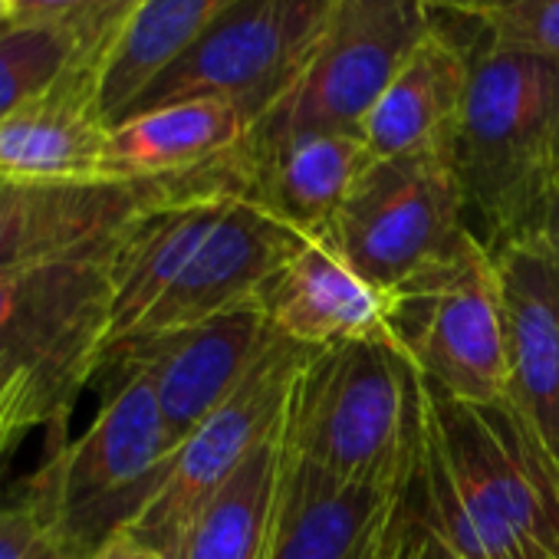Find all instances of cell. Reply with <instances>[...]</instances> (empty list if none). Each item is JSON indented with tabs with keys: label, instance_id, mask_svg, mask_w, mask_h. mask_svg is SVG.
Returning <instances> with one entry per match:
<instances>
[{
	"label": "cell",
	"instance_id": "cell-9",
	"mask_svg": "<svg viewBox=\"0 0 559 559\" xmlns=\"http://www.w3.org/2000/svg\"><path fill=\"white\" fill-rule=\"evenodd\" d=\"M317 349L276 333L234 395L217 405L175 451L158 493L126 530L142 546L171 559L198 510L290 415L297 382Z\"/></svg>",
	"mask_w": 559,
	"mask_h": 559
},
{
	"label": "cell",
	"instance_id": "cell-14",
	"mask_svg": "<svg viewBox=\"0 0 559 559\" xmlns=\"http://www.w3.org/2000/svg\"><path fill=\"white\" fill-rule=\"evenodd\" d=\"M103 70L83 67L0 119V175L24 181H109Z\"/></svg>",
	"mask_w": 559,
	"mask_h": 559
},
{
	"label": "cell",
	"instance_id": "cell-16",
	"mask_svg": "<svg viewBox=\"0 0 559 559\" xmlns=\"http://www.w3.org/2000/svg\"><path fill=\"white\" fill-rule=\"evenodd\" d=\"M372 162L376 155L362 135L346 132L297 135L266 148H237V165L257 198L304 234L333 224Z\"/></svg>",
	"mask_w": 559,
	"mask_h": 559
},
{
	"label": "cell",
	"instance_id": "cell-22",
	"mask_svg": "<svg viewBox=\"0 0 559 559\" xmlns=\"http://www.w3.org/2000/svg\"><path fill=\"white\" fill-rule=\"evenodd\" d=\"M139 0H14L11 21L67 31L109 60Z\"/></svg>",
	"mask_w": 559,
	"mask_h": 559
},
{
	"label": "cell",
	"instance_id": "cell-23",
	"mask_svg": "<svg viewBox=\"0 0 559 559\" xmlns=\"http://www.w3.org/2000/svg\"><path fill=\"white\" fill-rule=\"evenodd\" d=\"M474 24L490 47L559 60V0H497Z\"/></svg>",
	"mask_w": 559,
	"mask_h": 559
},
{
	"label": "cell",
	"instance_id": "cell-2",
	"mask_svg": "<svg viewBox=\"0 0 559 559\" xmlns=\"http://www.w3.org/2000/svg\"><path fill=\"white\" fill-rule=\"evenodd\" d=\"M471 83L451 135L467 224L493 253L536 234L559 181V60L467 44Z\"/></svg>",
	"mask_w": 559,
	"mask_h": 559
},
{
	"label": "cell",
	"instance_id": "cell-3",
	"mask_svg": "<svg viewBox=\"0 0 559 559\" xmlns=\"http://www.w3.org/2000/svg\"><path fill=\"white\" fill-rule=\"evenodd\" d=\"M421 372L402 343L317 349L290 402V451L343 484L399 487L418 474Z\"/></svg>",
	"mask_w": 559,
	"mask_h": 559
},
{
	"label": "cell",
	"instance_id": "cell-4",
	"mask_svg": "<svg viewBox=\"0 0 559 559\" xmlns=\"http://www.w3.org/2000/svg\"><path fill=\"white\" fill-rule=\"evenodd\" d=\"M96 382L99 415L80 438L50 451L24 493L47 539L90 559L135 523L178 451L145 376H96Z\"/></svg>",
	"mask_w": 559,
	"mask_h": 559
},
{
	"label": "cell",
	"instance_id": "cell-19",
	"mask_svg": "<svg viewBox=\"0 0 559 559\" xmlns=\"http://www.w3.org/2000/svg\"><path fill=\"white\" fill-rule=\"evenodd\" d=\"M290 464V415L198 510L171 559H266Z\"/></svg>",
	"mask_w": 559,
	"mask_h": 559
},
{
	"label": "cell",
	"instance_id": "cell-18",
	"mask_svg": "<svg viewBox=\"0 0 559 559\" xmlns=\"http://www.w3.org/2000/svg\"><path fill=\"white\" fill-rule=\"evenodd\" d=\"M405 484H343L310 464H300L290 451L266 559H356L389 500Z\"/></svg>",
	"mask_w": 559,
	"mask_h": 559
},
{
	"label": "cell",
	"instance_id": "cell-32",
	"mask_svg": "<svg viewBox=\"0 0 559 559\" xmlns=\"http://www.w3.org/2000/svg\"><path fill=\"white\" fill-rule=\"evenodd\" d=\"M441 559H457V556H454V552H448V549L441 546Z\"/></svg>",
	"mask_w": 559,
	"mask_h": 559
},
{
	"label": "cell",
	"instance_id": "cell-6",
	"mask_svg": "<svg viewBox=\"0 0 559 559\" xmlns=\"http://www.w3.org/2000/svg\"><path fill=\"white\" fill-rule=\"evenodd\" d=\"M326 234L389 294L444 266L474 237L451 152L376 158Z\"/></svg>",
	"mask_w": 559,
	"mask_h": 559
},
{
	"label": "cell",
	"instance_id": "cell-28",
	"mask_svg": "<svg viewBox=\"0 0 559 559\" xmlns=\"http://www.w3.org/2000/svg\"><path fill=\"white\" fill-rule=\"evenodd\" d=\"M431 8V14H448V17H480L487 14L497 0H425Z\"/></svg>",
	"mask_w": 559,
	"mask_h": 559
},
{
	"label": "cell",
	"instance_id": "cell-15",
	"mask_svg": "<svg viewBox=\"0 0 559 559\" xmlns=\"http://www.w3.org/2000/svg\"><path fill=\"white\" fill-rule=\"evenodd\" d=\"M467 83L471 53L435 24L362 122V142L376 158L451 152Z\"/></svg>",
	"mask_w": 559,
	"mask_h": 559
},
{
	"label": "cell",
	"instance_id": "cell-21",
	"mask_svg": "<svg viewBox=\"0 0 559 559\" xmlns=\"http://www.w3.org/2000/svg\"><path fill=\"white\" fill-rule=\"evenodd\" d=\"M83 67L106 70V53L57 27L4 21L0 24V119Z\"/></svg>",
	"mask_w": 559,
	"mask_h": 559
},
{
	"label": "cell",
	"instance_id": "cell-8",
	"mask_svg": "<svg viewBox=\"0 0 559 559\" xmlns=\"http://www.w3.org/2000/svg\"><path fill=\"white\" fill-rule=\"evenodd\" d=\"M330 8L333 0H237L142 93L129 116L171 103L224 99L243 109L253 129L304 70Z\"/></svg>",
	"mask_w": 559,
	"mask_h": 559
},
{
	"label": "cell",
	"instance_id": "cell-11",
	"mask_svg": "<svg viewBox=\"0 0 559 559\" xmlns=\"http://www.w3.org/2000/svg\"><path fill=\"white\" fill-rule=\"evenodd\" d=\"M493 260L507 320L500 408L559 497V266L536 237L493 250Z\"/></svg>",
	"mask_w": 559,
	"mask_h": 559
},
{
	"label": "cell",
	"instance_id": "cell-5",
	"mask_svg": "<svg viewBox=\"0 0 559 559\" xmlns=\"http://www.w3.org/2000/svg\"><path fill=\"white\" fill-rule=\"evenodd\" d=\"M431 27L425 0H333L304 70L257 119L243 148L317 132L362 135L385 86Z\"/></svg>",
	"mask_w": 559,
	"mask_h": 559
},
{
	"label": "cell",
	"instance_id": "cell-7",
	"mask_svg": "<svg viewBox=\"0 0 559 559\" xmlns=\"http://www.w3.org/2000/svg\"><path fill=\"white\" fill-rule=\"evenodd\" d=\"M399 297V343L451 402L500 408L507 389V320L493 253L471 237L444 266Z\"/></svg>",
	"mask_w": 559,
	"mask_h": 559
},
{
	"label": "cell",
	"instance_id": "cell-13",
	"mask_svg": "<svg viewBox=\"0 0 559 559\" xmlns=\"http://www.w3.org/2000/svg\"><path fill=\"white\" fill-rule=\"evenodd\" d=\"M270 326L307 349L343 343H399V297L372 280L336 247L326 230L307 234L260 294Z\"/></svg>",
	"mask_w": 559,
	"mask_h": 559
},
{
	"label": "cell",
	"instance_id": "cell-1",
	"mask_svg": "<svg viewBox=\"0 0 559 559\" xmlns=\"http://www.w3.org/2000/svg\"><path fill=\"white\" fill-rule=\"evenodd\" d=\"M418 503L457 559L559 556V497L503 408L451 402L421 376Z\"/></svg>",
	"mask_w": 559,
	"mask_h": 559
},
{
	"label": "cell",
	"instance_id": "cell-29",
	"mask_svg": "<svg viewBox=\"0 0 559 559\" xmlns=\"http://www.w3.org/2000/svg\"><path fill=\"white\" fill-rule=\"evenodd\" d=\"M34 559H90V556H80V552H73V549H67L63 543H57V539H44V546L37 549V556Z\"/></svg>",
	"mask_w": 559,
	"mask_h": 559
},
{
	"label": "cell",
	"instance_id": "cell-10",
	"mask_svg": "<svg viewBox=\"0 0 559 559\" xmlns=\"http://www.w3.org/2000/svg\"><path fill=\"white\" fill-rule=\"evenodd\" d=\"M273 340L276 330L270 326L263 304L253 300L194 326L119 340L103 349L96 376H145L168 431L181 444L234 395Z\"/></svg>",
	"mask_w": 559,
	"mask_h": 559
},
{
	"label": "cell",
	"instance_id": "cell-17",
	"mask_svg": "<svg viewBox=\"0 0 559 559\" xmlns=\"http://www.w3.org/2000/svg\"><path fill=\"white\" fill-rule=\"evenodd\" d=\"M247 135L250 119L234 103H171L112 126L103 175L109 181L188 178L234 155Z\"/></svg>",
	"mask_w": 559,
	"mask_h": 559
},
{
	"label": "cell",
	"instance_id": "cell-26",
	"mask_svg": "<svg viewBox=\"0 0 559 559\" xmlns=\"http://www.w3.org/2000/svg\"><path fill=\"white\" fill-rule=\"evenodd\" d=\"M530 237H536L543 243V250L552 257V263L559 266V181H556V188H552V194L546 201V211H543V221H539L536 234H530Z\"/></svg>",
	"mask_w": 559,
	"mask_h": 559
},
{
	"label": "cell",
	"instance_id": "cell-30",
	"mask_svg": "<svg viewBox=\"0 0 559 559\" xmlns=\"http://www.w3.org/2000/svg\"><path fill=\"white\" fill-rule=\"evenodd\" d=\"M523 559H559V556H552V552L543 549V546H530V549L523 552Z\"/></svg>",
	"mask_w": 559,
	"mask_h": 559
},
{
	"label": "cell",
	"instance_id": "cell-25",
	"mask_svg": "<svg viewBox=\"0 0 559 559\" xmlns=\"http://www.w3.org/2000/svg\"><path fill=\"white\" fill-rule=\"evenodd\" d=\"M44 539L47 530L24 497L14 503H0V559H34Z\"/></svg>",
	"mask_w": 559,
	"mask_h": 559
},
{
	"label": "cell",
	"instance_id": "cell-20",
	"mask_svg": "<svg viewBox=\"0 0 559 559\" xmlns=\"http://www.w3.org/2000/svg\"><path fill=\"white\" fill-rule=\"evenodd\" d=\"M234 4L237 0H139L106 60L99 83L109 126L126 119L142 93Z\"/></svg>",
	"mask_w": 559,
	"mask_h": 559
},
{
	"label": "cell",
	"instance_id": "cell-31",
	"mask_svg": "<svg viewBox=\"0 0 559 559\" xmlns=\"http://www.w3.org/2000/svg\"><path fill=\"white\" fill-rule=\"evenodd\" d=\"M11 8H14V0H0V24L11 21Z\"/></svg>",
	"mask_w": 559,
	"mask_h": 559
},
{
	"label": "cell",
	"instance_id": "cell-12",
	"mask_svg": "<svg viewBox=\"0 0 559 559\" xmlns=\"http://www.w3.org/2000/svg\"><path fill=\"white\" fill-rule=\"evenodd\" d=\"M171 181H24L0 175V273L112 253Z\"/></svg>",
	"mask_w": 559,
	"mask_h": 559
},
{
	"label": "cell",
	"instance_id": "cell-24",
	"mask_svg": "<svg viewBox=\"0 0 559 559\" xmlns=\"http://www.w3.org/2000/svg\"><path fill=\"white\" fill-rule=\"evenodd\" d=\"M356 559H441V539L421 513L415 480L395 490Z\"/></svg>",
	"mask_w": 559,
	"mask_h": 559
},
{
	"label": "cell",
	"instance_id": "cell-27",
	"mask_svg": "<svg viewBox=\"0 0 559 559\" xmlns=\"http://www.w3.org/2000/svg\"><path fill=\"white\" fill-rule=\"evenodd\" d=\"M93 559H162L158 552H152L148 546H142L135 536L129 533H116L109 543H103V549Z\"/></svg>",
	"mask_w": 559,
	"mask_h": 559
}]
</instances>
